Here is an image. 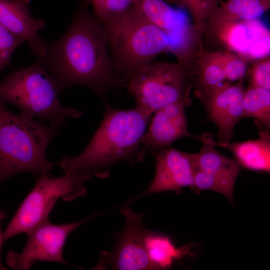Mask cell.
<instances>
[{
	"mask_svg": "<svg viewBox=\"0 0 270 270\" xmlns=\"http://www.w3.org/2000/svg\"><path fill=\"white\" fill-rule=\"evenodd\" d=\"M82 0L66 32L52 42L45 41L44 52L37 58L56 81L61 93L83 86L102 98L124 85L116 72L104 28Z\"/></svg>",
	"mask_w": 270,
	"mask_h": 270,
	"instance_id": "1",
	"label": "cell"
},
{
	"mask_svg": "<svg viewBox=\"0 0 270 270\" xmlns=\"http://www.w3.org/2000/svg\"><path fill=\"white\" fill-rule=\"evenodd\" d=\"M105 112L90 141L78 156H64L58 162L64 173H72L84 180L110 176L111 168L126 160L142 162L146 150L142 140L152 115L136 106L120 109L103 98Z\"/></svg>",
	"mask_w": 270,
	"mask_h": 270,
	"instance_id": "2",
	"label": "cell"
},
{
	"mask_svg": "<svg viewBox=\"0 0 270 270\" xmlns=\"http://www.w3.org/2000/svg\"><path fill=\"white\" fill-rule=\"evenodd\" d=\"M58 134V128L14 113L0 102V184L20 173L50 174L54 164L46 149Z\"/></svg>",
	"mask_w": 270,
	"mask_h": 270,
	"instance_id": "3",
	"label": "cell"
},
{
	"mask_svg": "<svg viewBox=\"0 0 270 270\" xmlns=\"http://www.w3.org/2000/svg\"><path fill=\"white\" fill-rule=\"evenodd\" d=\"M102 24L115 70L124 84L159 54L168 52L170 40L166 34L133 6Z\"/></svg>",
	"mask_w": 270,
	"mask_h": 270,
	"instance_id": "4",
	"label": "cell"
},
{
	"mask_svg": "<svg viewBox=\"0 0 270 270\" xmlns=\"http://www.w3.org/2000/svg\"><path fill=\"white\" fill-rule=\"evenodd\" d=\"M60 94L56 81L38 60L0 81V102L12 104L20 112L58 129L66 126L68 118L82 116L81 110L62 105Z\"/></svg>",
	"mask_w": 270,
	"mask_h": 270,
	"instance_id": "5",
	"label": "cell"
},
{
	"mask_svg": "<svg viewBox=\"0 0 270 270\" xmlns=\"http://www.w3.org/2000/svg\"><path fill=\"white\" fill-rule=\"evenodd\" d=\"M194 78L178 63L152 62L124 84L136 106L152 115L168 104L182 102L188 107Z\"/></svg>",
	"mask_w": 270,
	"mask_h": 270,
	"instance_id": "6",
	"label": "cell"
},
{
	"mask_svg": "<svg viewBox=\"0 0 270 270\" xmlns=\"http://www.w3.org/2000/svg\"><path fill=\"white\" fill-rule=\"evenodd\" d=\"M87 193L84 180L72 173L58 177L44 174L24 200L2 232L4 242L22 233L27 234L48 216L60 200L71 201Z\"/></svg>",
	"mask_w": 270,
	"mask_h": 270,
	"instance_id": "7",
	"label": "cell"
},
{
	"mask_svg": "<svg viewBox=\"0 0 270 270\" xmlns=\"http://www.w3.org/2000/svg\"><path fill=\"white\" fill-rule=\"evenodd\" d=\"M120 211L125 219L124 226L112 235L114 247L110 251L100 254L96 269L155 270L146 249L144 237L147 228L142 224L144 214L135 212L127 206L120 208Z\"/></svg>",
	"mask_w": 270,
	"mask_h": 270,
	"instance_id": "8",
	"label": "cell"
},
{
	"mask_svg": "<svg viewBox=\"0 0 270 270\" xmlns=\"http://www.w3.org/2000/svg\"><path fill=\"white\" fill-rule=\"evenodd\" d=\"M90 218L72 222L56 224L49 220L28 232V240L20 253L10 251L7 265L14 269L26 270L38 262H53L68 264L63 256L64 245L70 234Z\"/></svg>",
	"mask_w": 270,
	"mask_h": 270,
	"instance_id": "9",
	"label": "cell"
},
{
	"mask_svg": "<svg viewBox=\"0 0 270 270\" xmlns=\"http://www.w3.org/2000/svg\"><path fill=\"white\" fill-rule=\"evenodd\" d=\"M216 38L228 51L246 60H257L270 53V33L259 18L211 24Z\"/></svg>",
	"mask_w": 270,
	"mask_h": 270,
	"instance_id": "10",
	"label": "cell"
},
{
	"mask_svg": "<svg viewBox=\"0 0 270 270\" xmlns=\"http://www.w3.org/2000/svg\"><path fill=\"white\" fill-rule=\"evenodd\" d=\"M154 156L156 159L154 179L144 192L129 202L146 195L170 190L179 192L182 188L192 186L196 169L195 154L184 152L168 146Z\"/></svg>",
	"mask_w": 270,
	"mask_h": 270,
	"instance_id": "11",
	"label": "cell"
},
{
	"mask_svg": "<svg viewBox=\"0 0 270 270\" xmlns=\"http://www.w3.org/2000/svg\"><path fill=\"white\" fill-rule=\"evenodd\" d=\"M244 90V79L234 84L225 82L202 102L208 119L218 130L219 142L213 140L214 146L230 142L236 124L242 118Z\"/></svg>",
	"mask_w": 270,
	"mask_h": 270,
	"instance_id": "12",
	"label": "cell"
},
{
	"mask_svg": "<svg viewBox=\"0 0 270 270\" xmlns=\"http://www.w3.org/2000/svg\"><path fill=\"white\" fill-rule=\"evenodd\" d=\"M186 107V104L178 102L162 108L153 114L142 140L146 151L150 152L154 156L180 138L189 136L200 140V136L191 134L188 130L184 110Z\"/></svg>",
	"mask_w": 270,
	"mask_h": 270,
	"instance_id": "13",
	"label": "cell"
},
{
	"mask_svg": "<svg viewBox=\"0 0 270 270\" xmlns=\"http://www.w3.org/2000/svg\"><path fill=\"white\" fill-rule=\"evenodd\" d=\"M30 0H0V24L26 42L37 58L42 57L45 40L39 32L46 26L42 19L33 18Z\"/></svg>",
	"mask_w": 270,
	"mask_h": 270,
	"instance_id": "14",
	"label": "cell"
},
{
	"mask_svg": "<svg viewBox=\"0 0 270 270\" xmlns=\"http://www.w3.org/2000/svg\"><path fill=\"white\" fill-rule=\"evenodd\" d=\"M209 134L201 136L202 146L195 154L196 169L204 172L219 186L221 194L233 202L234 185L240 166L235 160L226 158L216 150Z\"/></svg>",
	"mask_w": 270,
	"mask_h": 270,
	"instance_id": "15",
	"label": "cell"
},
{
	"mask_svg": "<svg viewBox=\"0 0 270 270\" xmlns=\"http://www.w3.org/2000/svg\"><path fill=\"white\" fill-rule=\"evenodd\" d=\"M232 151L240 166L254 171L270 172V134L261 130L260 137L240 142L222 145Z\"/></svg>",
	"mask_w": 270,
	"mask_h": 270,
	"instance_id": "16",
	"label": "cell"
},
{
	"mask_svg": "<svg viewBox=\"0 0 270 270\" xmlns=\"http://www.w3.org/2000/svg\"><path fill=\"white\" fill-rule=\"evenodd\" d=\"M226 80L220 52H202L196 68V95L202 102Z\"/></svg>",
	"mask_w": 270,
	"mask_h": 270,
	"instance_id": "17",
	"label": "cell"
},
{
	"mask_svg": "<svg viewBox=\"0 0 270 270\" xmlns=\"http://www.w3.org/2000/svg\"><path fill=\"white\" fill-rule=\"evenodd\" d=\"M270 8V0H228L209 19L210 24L259 18Z\"/></svg>",
	"mask_w": 270,
	"mask_h": 270,
	"instance_id": "18",
	"label": "cell"
},
{
	"mask_svg": "<svg viewBox=\"0 0 270 270\" xmlns=\"http://www.w3.org/2000/svg\"><path fill=\"white\" fill-rule=\"evenodd\" d=\"M144 244L150 261L155 270L170 268L173 262L182 257L184 248H177L166 236L147 229Z\"/></svg>",
	"mask_w": 270,
	"mask_h": 270,
	"instance_id": "19",
	"label": "cell"
},
{
	"mask_svg": "<svg viewBox=\"0 0 270 270\" xmlns=\"http://www.w3.org/2000/svg\"><path fill=\"white\" fill-rule=\"evenodd\" d=\"M270 90L250 84L244 90L242 118H255L256 124L261 130H270Z\"/></svg>",
	"mask_w": 270,
	"mask_h": 270,
	"instance_id": "20",
	"label": "cell"
},
{
	"mask_svg": "<svg viewBox=\"0 0 270 270\" xmlns=\"http://www.w3.org/2000/svg\"><path fill=\"white\" fill-rule=\"evenodd\" d=\"M132 6L166 36L174 26L180 14L165 0H133Z\"/></svg>",
	"mask_w": 270,
	"mask_h": 270,
	"instance_id": "21",
	"label": "cell"
},
{
	"mask_svg": "<svg viewBox=\"0 0 270 270\" xmlns=\"http://www.w3.org/2000/svg\"><path fill=\"white\" fill-rule=\"evenodd\" d=\"M169 3L187 9L194 26L204 30L205 24L218 8L220 0H169Z\"/></svg>",
	"mask_w": 270,
	"mask_h": 270,
	"instance_id": "22",
	"label": "cell"
},
{
	"mask_svg": "<svg viewBox=\"0 0 270 270\" xmlns=\"http://www.w3.org/2000/svg\"><path fill=\"white\" fill-rule=\"evenodd\" d=\"M94 8V15L102 23L122 14L132 6L133 0H86Z\"/></svg>",
	"mask_w": 270,
	"mask_h": 270,
	"instance_id": "23",
	"label": "cell"
},
{
	"mask_svg": "<svg viewBox=\"0 0 270 270\" xmlns=\"http://www.w3.org/2000/svg\"><path fill=\"white\" fill-rule=\"evenodd\" d=\"M220 52L226 80L236 82L244 79L248 71V60L228 51Z\"/></svg>",
	"mask_w": 270,
	"mask_h": 270,
	"instance_id": "24",
	"label": "cell"
},
{
	"mask_svg": "<svg viewBox=\"0 0 270 270\" xmlns=\"http://www.w3.org/2000/svg\"><path fill=\"white\" fill-rule=\"evenodd\" d=\"M24 42L0 24V75L8 66L16 50Z\"/></svg>",
	"mask_w": 270,
	"mask_h": 270,
	"instance_id": "25",
	"label": "cell"
},
{
	"mask_svg": "<svg viewBox=\"0 0 270 270\" xmlns=\"http://www.w3.org/2000/svg\"><path fill=\"white\" fill-rule=\"evenodd\" d=\"M250 85L270 90V58L256 60L250 70Z\"/></svg>",
	"mask_w": 270,
	"mask_h": 270,
	"instance_id": "26",
	"label": "cell"
},
{
	"mask_svg": "<svg viewBox=\"0 0 270 270\" xmlns=\"http://www.w3.org/2000/svg\"><path fill=\"white\" fill-rule=\"evenodd\" d=\"M6 216V214L2 211L0 210V270H6V268L4 267L1 262L0 259V251L2 248V243L4 242L2 238V232L1 231L0 228V222L1 220Z\"/></svg>",
	"mask_w": 270,
	"mask_h": 270,
	"instance_id": "27",
	"label": "cell"
},
{
	"mask_svg": "<svg viewBox=\"0 0 270 270\" xmlns=\"http://www.w3.org/2000/svg\"><path fill=\"white\" fill-rule=\"evenodd\" d=\"M166 1L168 2L169 3V0H165Z\"/></svg>",
	"mask_w": 270,
	"mask_h": 270,
	"instance_id": "28",
	"label": "cell"
}]
</instances>
